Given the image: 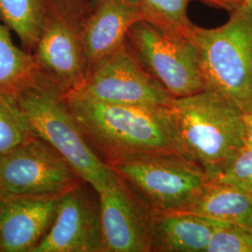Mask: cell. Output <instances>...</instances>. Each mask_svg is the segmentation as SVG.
<instances>
[{"label": "cell", "mask_w": 252, "mask_h": 252, "mask_svg": "<svg viewBox=\"0 0 252 252\" xmlns=\"http://www.w3.org/2000/svg\"><path fill=\"white\" fill-rule=\"evenodd\" d=\"M63 98L84 138L107 165L132 153H179L169 107L108 103L75 92Z\"/></svg>", "instance_id": "1"}, {"label": "cell", "mask_w": 252, "mask_h": 252, "mask_svg": "<svg viewBox=\"0 0 252 252\" xmlns=\"http://www.w3.org/2000/svg\"><path fill=\"white\" fill-rule=\"evenodd\" d=\"M169 108L178 152L213 180L246 142L245 114L225 96L207 89L174 97Z\"/></svg>", "instance_id": "2"}, {"label": "cell", "mask_w": 252, "mask_h": 252, "mask_svg": "<svg viewBox=\"0 0 252 252\" xmlns=\"http://www.w3.org/2000/svg\"><path fill=\"white\" fill-rule=\"evenodd\" d=\"M224 25H194L187 38L193 46L205 87L252 113V12L249 3L234 9Z\"/></svg>", "instance_id": "3"}, {"label": "cell", "mask_w": 252, "mask_h": 252, "mask_svg": "<svg viewBox=\"0 0 252 252\" xmlns=\"http://www.w3.org/2000/svg\"><path fill=\"white\" fill-rule=\"evenodd\" d=\"M16 99L36 136L53 146L81 180L97 192L103 189L112 170L84 138L63 92L41 74L35 83L19 93Z\"/></svg>", "instance_id": "4"}, {"label": "cell", "mask_w": 252, "mask_h": 252, "mask_svg": "<svg viewBox=\"0 0 252 252\" xmlns=\"http://www.w3.org/2000/svg\"><path fill=\"white\" fill-rule=\"evenodd\" d=\"M108 166L158 211H184L208 180L201 166L177 152L132 153Z\"/></svg>", "instance_id": "5"}, {"label": "cell", "mask_w": 252, "mask_h": 252, "mask_svg": "<svg viewBox=\"0 0 252 252\" xmlns=\"http://www.w3.org/2000/svg\"><path fill=\"white\" fill-rule=\"evenodd\" d=\"M93 0H49L41 33L32 55L40 73L63 94L87 76L83 38Z\"/></svg>", "instance_id": "6"}, {"label": "cell", "mask_w": 252, "mask_h": 252, "mask_svg": "<svg viewBox=\"0 0 252 252\" xmlns=\"http://www.w3.org/2000/svg\"><path fill=\"white\" fill-rule=\"evenodd\" d=\"M126 44L136 61L173 97L206 89L195 50L187 37L140 20L128 31Z\"/></svg>", "instance_id": "7"}, {"label": "cell", "mask_w": 252, "mask_h": 252, "mask_svg": "<svg viewBox=\"0 0 252 252\" xmlns=\"http://www.w3.org/2000/svg\"><path fill=\"white\" fill-rule=\"evenodd\" d=\"M81 180L70 163L38 136L0 156V190L9 193L61 195Z\"/></svg>", "instance_id": "8"}, {"label": "cell", "mask_w": 252, "mask_h": 252, "mask_svg": "<svg viewBox=\"0 0 252 252\" xmlns=\"http://www.w3.org/2000/svg\"><path fill=\"white\" fill-rule=\"evenodd\" d=\"M114 104L170 107L174 97L136 61L126 44L96 65L77 90Z\"/></svg>", "instance_id": "9"}, {"label": "cell", "mask_w": 252, "mask_h": 252, "mask_svg": "<svg viewBox=\"0 0 252 252\" xmlns=\"http://www.w3.org/2000/svg\"><path fill=\"white\" fill-rule=\"evenodd\" d=\"M98 196L103 252H151L153 207L113 171Z\"/></svg>", "instance_id": "10"}, {"label": "cell", "mask_w": 252, "mask_h": 252, "mask_svg": "<svg viewBox=\"0 0 252 252\" xmlns=\"http://www.w3.org/2000/svg\"><path fill=\"white\" fill-rule=\"evenodd\" d=\"M33 252H103L98 192L80 180L63 192L53 223Z\"/></svg>", "instance_id": "11"}, {"label": "cell", "mask_w": 252, "mask_h": 252, "mask_svg": "<svg viewBox=\"0 0 252 252\" xmlns=\"http://www.w3.org/2000/svg\"><path fill=\"white\" fill-rule=\"evenodd\" d=\"M59 197L0 190V252H33L53 223Z\"/></svg>", "instance_id": "12"}, {"label": "cell", "mask_w": 252, "mask_h": 252, "mask_svg": "<svg viewBox=\"0 0 252 252\" xmlns=\"http://www.w3.org/2000/svg\"><path fill=\"white\" fill-rule=\"evenodd\" d=\"M93 1L83 38L87 75L125 45L130 28L142 20L136 0Z\"/></svg>", "instance_id": "13"}, {"label": "cell", "mask_w": 252, "mask_h": 252, "mask_svg": "<svg viewBox=\"0 0 252 252\" xmlns=\"http://www.w3.org/2000/svg\"><path fill=\"white\" fill-rule=\"evenodd\" d=\"M216 221L186 211H154L151 252H207Z\"/></svg>", "instance_id": "14"}, {"label": "cell", "mask_w": 252, "mask_h": 252, "mask_svg": "<svg viewBox=\"0 0 252 252\" xmlns=\"http://www.w3.org/2000/svg\"><path fill=\"white\" fill-rule=\"evenodd\" d=\"M184 211L252 229V197L232 185L216 180H207Z\"/></svg>", "instance_id": "15"}, {"label": "cell", "mask_w": 252, "mask_h": 252, "mask_svg": "<svg viewBox=\"0 0 252 252\" xmlns=\"http://www.w3.org/2000/svg\"><path fill=\"white\" fill-rule=\"evenodd\" d=\"M40 75L33 55L14 44L9 28L0 22V94L17 96Z\"/></svg>", "instance_id": "16"}, {"label": "cell", "mask_w": 252, "mask_h": 252, "mask_svg": "<svg viewBox=\"0 0 252 252\" xmlns=\"http://www.w3.org/2000/svg\"><path fill=\"white\" fill-rule=\"evenodd\" d=\"M49 0H0V21L32 54L43 27Z\"/></svg>", "instance_id": "17"}, {"label": "cell", "mask_w": 252, "mask_h": 252, "mask_svg": "<svg viewBox=\"0 0 252 252\" xmlns=\"http://www.w3.org/2000/svg\"><path fill=\"white\" fill-rule=\"evenodd\" d=\"M142 20L172 34L187 37L194 27L188 16L191 0H136Z\"/></svg>", "instance_id": "18"}, {"label": "cell", "mask_w": 252, "mask_h": 252, "mask_svg": "<svg viewBox=\"0 0 252 252\" xmlns=\"http://www.w3.org/2000/svg\"><path fill=\"white\" fill-rule=\"evenodd\" d=\"M34 136L16 96L0 94V156Z\"/></svg>", "instance_id": "19"}, {"label": "cell", "mask_w": 252, "mask_h": 252, "mask_svg": "<svg viewBox=\"0 0 252 252\" xmlns=\"http://www.w3.org/2000/svg\"><path fill=\"white\" fill-rule=\"evenodd\" d=\"M207 252H252V228L220 223L211 235Z\"/></svg>", "instance_id": "20"}, {"label": "cell", "mask_w": 252, "mask_h": 252, "mask_svg": "<svg viewBox=\"0 0 252 252\" xmlns=\"http://www.w3.org/2000/svg\"><path fill=\"white\" fill-rule=\"evenodd\" d=\"M232 185L252 198V146L247 141L225 169L213 180Z\"/></svg>", "instance_id": "21"}, {"label": "cell", "mask_w": 252, "mask_h": 252, "mask_svg": "<svg viewBox=\"0 0 252 252\" xmlns=\"http://www.w3.org/2000/svg\"><path fill=\"white\" fill-rule=\"evenodd\" d=\"M216 9H224L229 13L249 3V0H197Z\"/></svg>", "instance_id": "22"}, {"label": "cell", "mask_w": 252, "mask_h": 252, "mask_svg": "<svg viewBox=\"0 0 252 252\" xmlns=\"http://www.w3.org/2000/svg\"><path fill=\"white\" fill-rule=\"evenodd\" d=\"M245 127H246V141L252 146V113L245 114Z\"/></svg>", "instance_id": "23"}, {"label": "cell", "mask_w": 252, "mask_h": 252, "mask_svg": "<svg viewBox=\"0 0 252 252\" xmlns=\"http://www.w3.org/2000/svg\"><path fill=\"white\" fill-rule=\"evenodd\" d=\"M249 5H250V8L252 9V0H249Z\"/></svg>", "instance_id": "24"}]
</instances>
